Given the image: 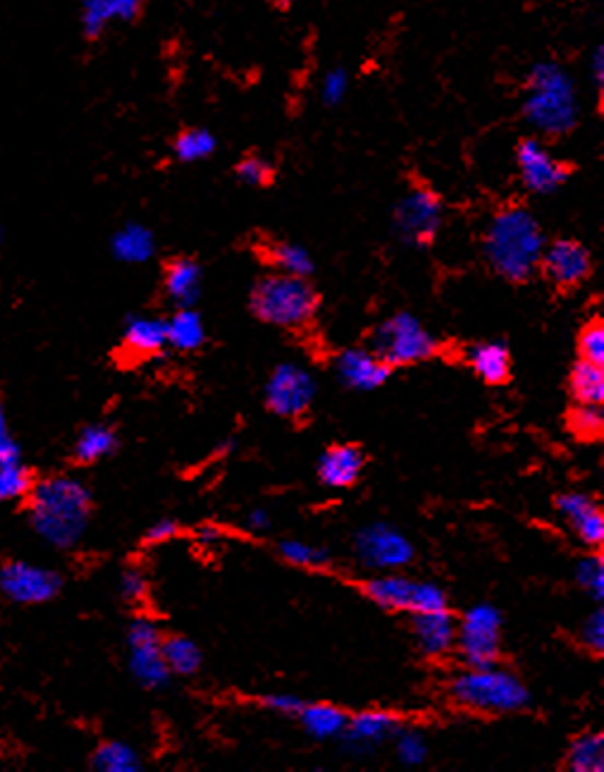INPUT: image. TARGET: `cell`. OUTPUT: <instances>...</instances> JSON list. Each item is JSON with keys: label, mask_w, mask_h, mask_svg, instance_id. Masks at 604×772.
I'll return each mask as SVG.
<instances>
[{"label": "cell", "mask_w": 604, "mask_h": 772, "mask_svg": "<svg viewBox=\"0 0 604 772\" xmlns=\"http://www.w3.org/2000/svg\"><path fill=\"white\" fill-rule=\"evenodd\" d=\"M547 240L541 222L523 206H504L492 216L483 234V256L488 266L507 283H528Z\"/></svg>", "instance_id": "6da1fadb"}, {"label": "cell", "mask_w": 604, "mask_h": 772, "mask_svg": "<svg viewBox=\"0 0 604 772\" xmlns=\"http://www.w3.org/2000/svg\"><path fill=\"white\" fill-rule=\"evenodd\" d=\"M30 517L44 543L56 551H72L89 529L91 493L72 476L42 479L30 493Z\"/></svg>", "instance_id": "7a4b0ae2"}, {"label": "cell", "mask_w": 604, "mask_h": 772, "mask_svg": "<svg viewBox=\"0 0 604 772\" xmlns=\"http://www.w3.org/2000/svg\"><path fill=\"white\" fill-rule=\"evenodd\" d=\"M523 117L545 137H564L576 127L578 91L559 62L533 65L525 82Z\"/></svg>", "instance_id": "3957f363"}, {"label": "cell", "mask_w": 604, "mask_h": 772, "mask_svg": "<svg viewBox=\"0 0 604 772\" xmlns=\"http://www.w3.org/2000/svg\"><path fill=\"white\" fill-rule=\"evenodd\" d=\"M452 701L468 713L514 715L528 711L531 691L523 679L499 662L468 667L456 672L450 682Z\"/></svg>", "instance_id": "277c9868"}, {"label": "cell", "mask_w": 604, "mask_h": 772, "mask_svg": "<svg viewBox=\"0 0 604 772\" xmlns=\"http://www.w3.org/2000/svg\"><path fill=\"white\" fill-rule=\"evenodd\" d=\"M252 313L266 325L284 331L306 329L321 309V295L309 278L287 276V273H268L263 276L248 297Z\"/></svg>", "instance_id": "5b68a950"}, {"label": "cell", "mask_w": 604, "mask_h": 772, "mask_svg": "<svg viewBox=\"0 0 604 772\" xmlns=\"http://www.w3.org/2000/svg\"><path fill=\"white\" fill-rule=\"evenodd\" d=\"M440 343L414 313L399 311L371 333V349L392 369L428 361L438 355Z\"/></svg>", "instance_id": "8992f818"}, {"label": "cell", "mask_w": 604, "mask_h": 772, "mask_svg": "<svg viewBox=\"0 0 604 772\" xmlns=\"http://www.w3.org/2000/svg\"><path fill=\"white\" fill-rule=\"evenodd\" d=\"M363 594L378 608L387 612L418 614L450 608V600H446L442 586L404 577L399 572H383L378 577H371L363 584Z\"/></svg>", "instance_id": "52a82bcc"}, {"label": "cell", "mask_w": 604, "mask_h": 772, "mask_svg": "<svg viewBox=\"0 0 604 772\" xmlns=\"http://www.w3.org/2000/svg\"><path fill=\"white\" fill-rule=\"evenodd\" d=\"M504 614L492 603L471 606L462 620H456V646L464 665L483 667L502 658Z\"/></svg>", "instance_id": "ba28073f"}, {"label": "cell", "mask_w": 604, "mask_h": 772, "mask_svg": "<svg viewBox=\"0 0 604 772\" xmlns=\"http://www.w3.org/2000/svg\"><path fill=\"white\" fill-rule=\"evenodd\" d=\"M444 206L440 194L428 185H414L394 206L392 226L402 244L426 249L440 234Z\"/></svg>", "instance_id": "9c48e42d"}, {"label": "cell", "mask_w": 604, "mask_h": 772, "mask_svg": "<svg viewBox=\"0 0 604 772\" xmlns=\"http://www.w3.org/2000/svg\"><path fill=\"white\" fill-rule=\"evenodd\" d=\"M353 557L368 572H402L416 557L409 535L385 521H373L353 535Z\"/></svg>", "instance_id": "30bf717a"}, {"label": "cell", "mask_w": 604, "mask_h": 772, "mask_svg": "<svg viewBox=\"0 0 604 772\" xmlns=\"http://www.w3.org/2000/svg\"><path fill=\"white\" fill-rule=\"evenodd\" d=\"M315 395H318L315 376L294 361H284L275 366L266 383V390H263L266 407L275 416L289 418V422L306 416L313 407Z\"/></svg>", "instance_id": "8fae6325"}, {"label": "cell", "mask_w": 604, "mask_h": 772, "mask_svg": "<svg viewBox=\"0 0 604 772\" xmlns=\"http://www.w3.org/2000/svg\"><path fill=\"white\" fill-rule=\"evenodd\" d=\"M127 667L143 689H163L173 672L163 656V634L149 618H137L127 630Z\"/></svg>", "instance_id": "7c38bea8"}, {"label": "cell", "mask_w": 604, "mask_h": 772, "mask_svg": "<svg viewBox=\"0 0 604 772\" xmlns=\"http://www.w3.org/2000/svg\"><path fill=\"white\" fill-rule=\"evenodd\" d=\"M60 588L62 579L56 569L22 560H12L0 567V594L12 603L42 606L56 598Z\"/></svg>", "instance_id": "4fadbf2b"}, {"label": "cell", "mask_w": 604, "mask_h": 772, "mask_svg": "<svg viewBox=\"0 0 604 772\" xmlns=\"http://www.w3.org/2000/svg\"><path fill=\"white\" fill-rule=\"evenodd\" d=\"M516 165L523 187L533 194H555L567 185L573 168L549 153L541 139H523L516 147Z\"/></svg>", "instance_id": "5bb4252c"}, {"label": "cell", "mask_w": 604, "mask_h": 772, "mask_svg": "<svg viewBox=\"0 0 604 772\" xmlns=\"http://www.w3.org/2000/svg\"><path fill=\"white\" fill-rule=\"evenodd\" d=\"M537 270H543V276L557 290H573V287L583 285L590 278V273H593V256H590L585 244L571 238H561L545 244Z\"/></svg>", "instance_id": "9a60e30c"}, {"label": "cell", "mask_w": 604, "mask_h": 772, "mask_svg": "<svg viewBox=\"0 0 604 772\" xmlns=\"http://www.w3.org/2000/svg\"><path fill=\"white\" fill-rule=\"evenodd\" d=\"M392 371V366L380 359L371 347L341 349L335 359L337 381L353 392H373L383 388Z\"/></svg>", "instance_id": "2e32d148"}, {"label": "cell", "mask_w": 604, "mask_h": 772, "mask_svg": "<svg viewBox=\"0 0 604 772\" xmlns=\"http://www.w3.org/2000/svg\"><path fill=\"white\" fill-rule=\"evenodd\" d=\"M555 507L578 541L590 551H600L604 543V515L593 497L588 493H561Z\"/></svg>", "instance_id": "e0dca14e"}, {"label": "cell", "mask_w": 604, "mask_h": 772, "mask_svg": "<svg viewBox=\"0 0 604 772\" xmlns=\"http://www.w3.org/2000/svg\"><path fill=\"white\" fill-rule=\"evenodd\" d=\"M411 634L426 658H444L456 646V618L450 608L411 614Z\"/></svg>", "instance_id": "ac0fdd59"}, {"label": "cell", "mask_w": 604, "mask_h": 772, "mask_svg": "<svg viewBox=\"0 0 604 772\" xmlns=\"http://www.w3.org/2000/svg\"><path fill=\"white\" fill-rule=\"evenodd\" d=\"M402 717L392 711H361L357 715H349V723L341 739L347 741L351 751L368 753L375 751L378 746L392 741L402 727Z\"/></svg>", "instance_id": "d6986e66"}, {"label": "cell", "mask_w": 604, "mask_h": 772, "mask_svg": "<svg viewBox=\"0 0 604 772\" xmlns=\"http://www.w3.org/2000/svg\"><path fill=\"white\" fill-rule=\"evenodd\" d=\"M365 469V454L359 445L351 442H339L330 445L321 457H318V481L325 488L333 491H345L357 486L361 481V474Z\"/></svg>", "instance_id": "ffe728a7"}, {"label": "cell", "mask_w": 604, "mask_h": 772, "mask_svg": "<svg viewBox=\"0 0 604 772\" xmlns=\"http://www.w3.org/2000/svg\"><path fill=\"white\" fill-rule=\"evenodd\" d=\"M201 287H204V268L199 261H194L189 256L167 261V266L163 270V290H165V297L177 309L194 307L199 302Z\"/></svg>", "instance_id": "44dd1931"}, {"label": "cell", "mask_w": 604, "mask_h": 772, "mask_svg": "<svg viewBox=\"0 0 604 772\" xmlns=\"http://www.w3.org/2000/svg\"><path fill=\"white\" fill-rule=\"evenodd\" d=\"M123 349L131 359H151L167 349L165 319L131 316L125 323Z\"/></svg>", "instance_id": "7402d4cb"}, {"label": "cell", "mask_w": 604, "mask_h": 772, "mask_svg": "<svg viewBox=\"0 0 604 772\" xmlns=\"http://www.w3.org/2000/svg\"><path fill=\"white\" fill-rule=\"evenodd\" d=\"M466 364L485 385H504L511 378V352L499 339L471 345L466 352Z\"/></svg>", "instance_id": "603a6c76"}, {"label": "cell", "mask_w": 604, "mask_h": 772, "mask_svg": "<svg viewBox=\"0 0 604 772\" xmlns=\"http://www.w3.org/2000/svg\"><path fill=\"white\" fill-rule=\"evenodd\" d=\"M297 719L311 739L333 741V739H341V735H345L349 713L327 701H306Z\"/></svg>", "instance_id": "cb8c5ba5"}, {"label": "cell", "mask_w": 604, "mask_h": 772, "mask_svg": "<svg viewBox=\"0 0 604 772\" xmlns=\"http://www.w3.org/2000/svg\"><path fill=\"white\" fill-rule=\"evenodd\" d=\"M165 331H167V347L175 352H196L206 345L208 333L204 316L194 307H182L175 309V313L170 319H165Z\"/></svg>", "instance_id": "d4e9b609"}, {"label": "cell", "mask_w": 604, "mask_h": 772, "mask_svg": "<svg viewBox=\"0 0 604 772\" xmlns=\"http://www.w3.org/2000/svg\"><path fill=\"white\" fill-rule=\"evenodd\" d=\"M111 252L123 264H147L155 254V238L141 222H127L111 238Z\"/></svg>", "instance_id": "484cf974"}, {"label": "cell", "mask_w": 604, "mask_h": 772, "mask_svg": "<svg viewBox=\"0 0 604 772\" xmlns=\"http://www.w3.org/2000/svg\"><path fill=\"white\" fill-rule=\"evenodd\" d=\"M117 448V434L108 424H91L79 430L74 440V462L79 464H94L113 454Z\"/></svg>", "instance_id": "4316f807"}, {"label": "cell", "mask_w": 604, "mask_h": 772, "mask_svg": "<svg viewBox=\"0 0 604 772\" xmlns=\"http://www.w3.org/2000/svg\"><path fill=\"white\" fill-rule=\"evenodd\" d=\"M266 258L268 264L278 270L287 273V276L297 278H311L315 270V261L306 246H301L297 242H272L266 246Z\"/></svg>", "instance_id": "83f0119b"}, {"label": "cell", "mask_w": 604, "mask_h": 772, "mask_svg": "<svg viewBox=\"0 0 604 772\" xmlns=\"http://www.w3.org/2000/svg\"><path fill=\"white\" fill-rule=\"evenodd\" d=\"M569 392L576 404L604 402V366L578 359L569 373Z\"/></svg>", "instance_id": "f1b7e54d"}, {"label": "cell", "mask_w": 604, "mask_h": 772, "mask_svg": "<svg viewBox=\"0 0 604 772\" xmlns=\"http://www.w3.org/2000/svg\"><path fill=\"white\" fill-rule=\"evenodd\" d=\"M163 656L167 662V670L175 677H194L201 670L204 653L199 644H194L187 636H163Z\"/></svg>", "instance_id": "f546056e"}, {"label": "cell", "mask_w": 604, "mask_h": 772, "mask_svg": "<svg viewBox=\"0 0 604 772\" xmlns=\"http://www.w3.org/2000/svg\"><path fill=\"white\" fill-rule=\"evenodd\" d=\"M567 768L571 772H602L604 770V737L595 731L576 737L567 749Z\"/></svg>", "instance_id": "4dcf8cb0"}, {"label": "cell", "mask_w": 604, "mask_h": 772, "mask_svg": "<svg viewBox=\"0 0 604 772\" xmlns=\"http://www.w3.org/2000/svg\"><path fill=\"white\" fill-rule=\"evenodd\" d=\"M91 768L98 772H139L141 756L127 741H103L91 756Z\"/></svg>", "instance_id": "1f68e13d"}, {"label": "cell", "mask_w": 604, "mask_h": 772, "mask_svg": "<svg viewBox=\"0 0 604 772\" xmlns=\"http://www.w3.org/2000/svg\"><path fill=\"white\" fill-rule=\"evenodd\" d=\"M218 149V139L213 132H208L204 127H189L173 141V153L179 163H199L210 159Z\"/></svg>", "instance_id": "d6a6232c"}, {"label": "cell", "mask_w": 604, "mask_h": 772, "mask_svg": "<svg viewBox=\"0 0 604 772\" xmlns=\"http://www.w3.org/2000/svg\"><path fill=\"white\" fill-rule=\"evenodd\" d=\"M278 555L289 562V565L294 567H304V569H323L333 562V553L330 548L325 545H315L309 541L301 539H287L278 543Z\"/></svg>", "instance_id": "836d02e7"}, {"label": "cell", "mask_w": 604, "mask_h": 772, "mask_svg": "<svg viewBox=\"0 0 604 772\" xmlns=\"http://www.w3.org/2000/svg\"><path fill=\"white\" fill-rule=\"evenodd\" d=\"M567 426L578 440H597L604 430V412L602 404H573Z\"/></svg>", "instance_id": "e575fe53"}, {"label": "cell", "mask_w": 604, "mask_h": 772, "mask_svg": "<svg viewBox=\"0 0 604 772\" xmlns=\"http://www.w3.org/2000/svg\"><path fill=\"white\" fill-rule=\"evenodd\" d=\"M34 476L22 462L0 466V503H15L30 497L34 488Z\"/></svg>", "instance_id": "d590c367"}, {"label": "cell", "mask_w": 604, "mask_h": 772, "mask_svg": "<svg viewBox=\"0 0 604 772\" xmlns=\"http://www.w3.org/2000/svg\"><path fill=\"white\" fill-rule=\"evenodd\" d=\"M113 22V0H79V24L86 38H101Z\"/></svg>", "instance_id": "8d00e7d4"}, {"label": "cell", "mask_w": 604, "mask_h": 772, "mask_svg": "<svg viewBox=\"0 0 604 772\" xmlns=\"http://www.w3.org/2000/svg\"><path fill=\"white\" fill-rule=\"evenodd\" d=\"M392 744H394V753H397L402 765L416 768V765H423V763H426V758H428V741H426L423 735H420L418 729L404 727V725H402V727L397 729V735L392 737Z\"/></svg>", "instance_id": "74e56055"}, {"label": "cell", "mask_w": 604, "mask_h": 772, "mask_svg": "<svg viewBox=\"0 0 604 772\" xmlns=\"http://www.w3.org/2000/svg\"><path fill=\"white\" fill-rule=\"evenodd\" d=\"M573 577H576V584L581 586L590 598L602 600L604 598V557H602V553H590V555L578 560Z\"/></svg>", "instance_id": "f35d334b"}, {"label": "cell", "mask_w": 604, "mask_h": 772, "mask_svg": "<svg viewBox=\"0 0 604 772\" xmlns=\"http://www.w3.org/2000/svg\"><path fill=\"white\" fill-rule=\"evenodd\" d=\"M578 355L590 364L604 366V323L600 316L588 321L581 335H578Z\"/></svg>", "instance_id": "ab89813d"}, {"label": "cell", "mask_w": 604, "mask_h": 772, "mask_svg": "<svg viewBox=\"0 0 604 772\" xmlns=\"http://www.w3.org/2000/svg\"><path fill=\"white\" fill-rule=\"evenodd\" d=\"M236 177H240L244 185L268 187L275 180V168L270 161L260 159V155L248 153L240 163H236Z\"/></svg>", "instance_id": "60d3db41"}, {"label": "cell", "mask_w": 604, "mask_h": 772, "mask_svg": "<svg viewBox=\"0 0 604 772\" xmlns=\"http://www.w3.org/2000/svg\"><path fill=\"white\" fill-rule=\"evenodd\" d=\"M578 641H581L585 650L595 653V656H602V650H604V612H602V608L590 612L588 618L583 620L581 630H578Z\"/></svg>", "instance_id": "b9f144b4"}, {"label": "cell", "mask_w": 604, "mask_h": 772, "mask_svg": "<svg viewBox=\"0 0 604 772\" xmlns=\"http://www.w3.org/2000/svg\"><path fill=\"white\" fill-rule=\"evenodd\" d=\"M347 91H349V72L345 68H333L325 72L321 82V101L325 106H337V103L345 101Z\"/></svg>", "instance_id": "7bdbcfd3"}, {"label": "cell", "mask_w": 604, "mask_h": 772, "mask_svg": "<svg viewBox=\"0 0 604 772\" xmlns=\"http://www.w3.org/2000/svg\"><path fill=\"white\" fill-rule=\"evenodd\" d=\"M120 596L125 603L139 606L143 598L149 596V579L139 567H129L123 572L120 577Z\"/></svg>", "instance_id": "ee69618b"}, {"label": "cell", "mask_w": 604, "mask_h": 772, "mask_svg": "<svg viewBox=\"0 0 604 772\" xmlns=\"http://www.w3.org/2000/svg\"><path fill=\"white\" fill-rule=\"evenodd\" d=\"M304 699H299L294 696V693H266V696L260 699V705L266 711L275 713V715H282V717H297L301 713V708H304Z\"/></svg>", "instance_id": "f6af8a7d"}, {"label": "cell", "mask_w": 604, "mask_h": 772, "mask_svg": "<svg viewBox=\"0 0 604 772\" xmlns=\"http://www.w3.org/2000/svg\"><path fill=\"white\" fill-rule=\"evenodd\" d=\"M15 462H22V450L15 436H12L8 412L3 404H0V466L15 464Z\"/></svg>", "instance_id": "bcb514c9"}, {"label": "cell", "mask_w": 604, "mask_h": 772, "mask_svg": "<svg viewBox=\"0 0 604 772\" xmlns=\"http://www.w3.org/2000/svg\"><path fill=\"white\" fill-rule=\"evenodd\" d=\"M179 535V525L175 519H158L155 525L149 527V531L143 533V543L147 545H163L167 541H173Z\"/></svg>", "instance_id": "7dc6e473"}, {"label": "cell", "mask_w": 604, "mask_h": 772, "mask_svg": "<svg viewBox=\"0 0 604 772\" xmlns=\"http://www.w3.org/2000/svg\"><path fill=\"white\" fill-rule=\"evenodd\" d=\"M147 0H113V20L115 22H135L139 20Z\"/></svg>", "instance_id": "c3c4849f"}, {"label": "cell", "mask_w": 604, "mask_h": 772, "mask_svg": "<svg viewBox=\"0 0 604 772\" xmlns=\"http://www.w3.org/2000/svg\"><path fill=\"white\" fill-rule=\"evenodd\" d=\"M270 527H272V517H270L268 509L256 507V509H252V512L246 515V529H248V531L266 533Z\"/></svg>", "instance_id": "681fc988"}, {"label": "cell", "mask_w": 604, "mask_h": 772, "mask_svg": "<svg viewBox=\"0 0 604 772\" xmlns=\"http://www.w3.org/2000/svg\"><path fill=\"white\" fill-rule=\"evenodd\" d=\"M194 541L204 548H213L222 541V531L216 525H204L194 531Z\"/></svg>", "instance_id": "f907efd6"}, {"label": "cell", "mask_w": 604, "mask_h": 772, "mask_svg": "<svg viewBox=\"0 0 604 772\" xmlns=\"http://www.w3.org/2000/svg\"><path fill=\"white\" fill-rule=\"evenodd\" d=\"M590 74H593V82L597 84V91L602 94V87H604V48L602 46L595 48L593 60H590Z\"/></svg>", "instance_id": "816d5d0a"}, {"label": "cell", "mask_w": 604, "mask_h": 772, "mask_svg": "<svg viewBox=\"0 0 604 772\" xmlns=\"http://www.w3.org/2000/svg\"><path fill=\"white\" fill-rule=\"evenodd\" d=\"M272 3H275V5H278L280 10H287V8H292V3H294V0H272Z\"/></svg>", "instance_id": "f5cc1de1"}, {"label": "cell", "mask_w": 604, "mask_h": 772, "mask_svg": "<svg viewBox=\"0 0 604 772\" xmlns=\"http://www.w3.org/2000/svg\"><path fill=\"white\" fill-rule=\"evenodd\" d=\"M3 240H5V232H3V226H0V246H3Z\"/></svg>", "instance_id": "db71d44e"}]
</instances>
